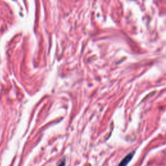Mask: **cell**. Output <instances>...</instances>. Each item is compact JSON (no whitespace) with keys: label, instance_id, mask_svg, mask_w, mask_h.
<instances>
[{"label":"cell","instance_id":"6da1fadb","mask_svg":"<svg viewBox=\"0 0 166 166\" xmlns=\"http://www.w3.org/2000/svg\"><path fill=\"white\" fill-rule=\"evenodd\" d=\"M134 156V152H132V153H130L128 155L126 156L123 160L121 162V163L119 164V166H127V164H129V162L132 160V157Z\"/></svg>","mask_w":166,"mask_h":166},{"label":"cell","instance_id":"7a4b0ae2","mask_svg":"<svg viewBox=\"0 0 166 166\" xmlns=\"http://www.w3.org/2000/svg\"><path fill=\"white\" fill-rule=\"evenodd\" d=\"M64 165H65V162L63 161L61 164H60L58 166H64Z\"/></svg>","mask_w":166,"mask_h":166}]
</instances>
